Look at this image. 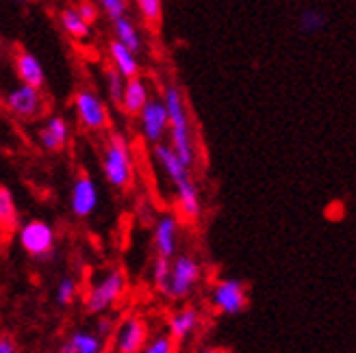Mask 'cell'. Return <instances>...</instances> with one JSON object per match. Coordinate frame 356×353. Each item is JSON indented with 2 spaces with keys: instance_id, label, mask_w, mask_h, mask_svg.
<instances>
[{
  "instance_id": "obj_1",
  "label": "cell",
  "mask_w": 356,
  "mask_h": 353,
  "mask_svg": "<svg viewBox=\"0 0 356 353\" xmlns=\"http://www.w3.org/2000/svg\"><path fill=\"white\" fill-rule=\"evenodd\" d=\"M154 158L156 163L161 165L163 173L168 175V180L172 182L176 191V204H178V215L185 221H195L202 213V204H200V193L195 187L189 167L176 156V152L165 146V144H154Z\"/></svg>"
},
{
  "instance_id": "obj_2",
  "label": "cell",
  "mask_w": 356,
  "mask_h": 353,
  "mask_svg": "<svg viewBox=\"0 0 356 353\" xmlns=\"http://www.w3.org/2000/svg\"><path fill=\"white\" fill-rule=\"evenodd\" d=\"M163 104L168 109V130H170V148L176 156L191 169L195 165V141L189 123V113L185 107V98L176 85H170L163 94Z\"/></svg>"
},
{
  "instance_id": "obj_3",
  "label": "cell",
  "mask_w": 356,
  "mask_h": 353,
  "mask_svg": "<svg viewBox=\"0 0 356 353\" xmlns=\"http://www.w3.org/2000/svg\"><path fill=\"white\" fill-rule=\"evenodd\" d=\"M102 171L104 178L115 189H127L133 182L135 165H133V154L129 141L122 135H111L109 144L102 154Z\"/></svg>"
},
{
  "instance_id": "obj_4",
  "label": "cell",
  "mask_w": 356,
  "mask_h": 353,
  "mask_svg": "<svg viewBox=\"0 0 356 353\" xmlns=\"http://www.w3.org/2000/svg\"><path fill=\"white\" fill-rule=\"evenodd\" d=\"M202 277V267L200 262L193 256H176V260H170V275L165 282V289L161 291L163 297L168 299H185L189 297V293L198 286V282Z\"/></svg>"
},
{
  "instance_id": "obj_5",
  "label": "cell",
  "mask_w": 356,
  "mask_h": 353,
  "mask_svg": "<svg viewBox=\"0 0 356 353\" xmlns=\"http://www.w3.org/2000/svg\"><path fill=\"white\" fill-rule=\"evenodd\" d=\"M124 291H127V275H124V271L113 269L109 273H104V277L89 289L85 297V310L89 314L109 312L120 302Z\"/></svg>"
},
{
  "instance_id": "obj_6",
  "label": "cell",
  "mask_w": 356,
  "mask_h": 353,
  "mask_svg": "<svg viewBox=\"0 0 356 353\" xmlns=\"http://www.w3.org/2000/svg\"><path fill=\"white\" fill-rule=\"evenodd\" d=\"M17 236H20L22 250L33 258H48L55 252V227L48 221L31 219L22 225H17Z\"/></svg>"
},
{
  "instance_id": "obj_7",
  "label": "cell",
  "mask_w": 356,
  "mask_h": 353,
  "mask_svg": "<svg viewBox=\"0 0 356 353\" xmlns=\"http://www.w3.org/2000/svg\"><path fill=\"white\" fill-rule=\"evenodd\" d=\"M209 304L218 314L235 316V314L243 312L245 306H248L245 286L241 284L239 279H233V277L220 279L209 293Z\"/></svg>"
},
{
  "instance_id": "obj_8",
  "label": "cell",
  "mask_w": 356,
  "mask_h": 353,
  "mask_svg": "<svg viewBox=\"0 0 356 353\" xmlns=\"http://www.w3.org/2000/svg\"><path fill=\"white\" fill-rule=\"evenodd\" d=\"M111 336H113V349L118 353H139L144 343L148 341V325L144 319L131 314L115 325Z\"/></svg>"
},
{
  "instance_id": "obj_9",
  "label": "cell",
  "mask_w": 356,
  "mask_h": 353,
  "mask_svg": "<svg viewBox=\"0 0 356 353\" xmlns=\"http://www.w3.org/2000/svg\"><path fill=\"white\" fill-rule=\"evenodd\" d=\"M74 109H76L81 123L87 130H104L106 126H109V113H106L104 102L92 89L76 92Z\"/></svg>"
},
{
  "instance_id": "obj_10",
  "label": "cell",
  "mask_w": 356,
  "mask_h": 353,
  "mask_svg": "<svg viewBox=\"0 0 356 353\" xmlns=\"http://www.w3.org/2000/svg\"><path fill=\"white\" fill-rule=\"evenodd\" d=\"M137 117L141 123V132H144L148 144L154 146L159 141H163V137L168 132V109H165L163 100L148 98V102L141 107Z\"/></svg>"
},
{
  "instance_id": "obj_11",
  "label": "cell",
  "mask_w": 356,
  "mask_h": 353,
  "mask_svg": "<svg viewBox=\"0 0 356 353\" xmlns=\"http://www.w3.org/2000/svg\"><path fill=\"white\" fill-rule=\"evenodd\" d=\"M5 104L7 109L17 115V117H38L42 111H44V98H42V89L38 87H31V85H24L20 83L11 89L7 96H5Z\"/></svg>"
},
{
  "instance_id": "obj_12",
  "label": "cell",
  "mask_w": 356,
  "mask_h": 353,
  "mask_svg": "<svg viewBox=\"0 0 356 353\" xmlns=\"http://www.w3.org/2000/svg\"><path fill=\"white\" fill-rule=\"evenodd\" d=\"M98 202H100V191L94 178H89L85 173L79 175L72 184V193H70V210L76 217L85 219L98 208Z\"/></svg>"
},
{
  "instance_id": "obj_13",
  "label": "cell",
  "mask_w": 356,
  "mask_h": 353,
  "mask_svg": "<svg viewBox=\"0 0 356 353\" xmlns=\"http://www.w3.org/2000/svg\"><path fill=\"white\" fill-rule=\"evenodd\" d=\"M178 234H181V221L174 215H161L152 230V247L156 256L174 258L178 247Z\"/></svg>"
},
{
  "instance_id": "obj_14",
  "label": "cell",
  "mask_w": 356,
  "mask_h": 353,
  "mask_svg": "<svg viewBox=\"0 0 356 353\" xmlns=\"http://www.w3.org/2000/svg\"><path fill=\"white\" fill-rule=\"evenodd\" d=\"M200 321H202L200 312L195 308H191V306L181 308L168 319V334L172 336L174 343H183L189 336H193V332L200 327Z\"/></svg>"
},
{
  "instance_id": "obj_15",
  "label": "cell",
  "mask_w": 356,
  "mask_h": 353,
  "mask_svg": "<svg viewBox=\"0 0 356 353\" xmlns=\"http://www.w3.org/2000/svg\"><path fill=\"white\" fill-rule=\"evenodd\" d=\"M67 141H70V126H67V121L59 115L50 117L40 130V144L48 152L63 150L67 146Z\"/></svg>"
},
{
  "instance_id": "obj_16",
  "label": "cell",
  "mask_w": 356,
  "mask_h": 353,
  "mask_svg": "<svg viewBox=\"0 0 356 353\" xmlns=\"http://www.w3.org/2000/svg\"><path fill=\"white\" fill-rule=\"evenodd\" d=\"M150 98V92H148V85L144 78L133 76V78H127L124 83V92H122V100H120V107L127 111L129 115H137L141 111V107L148 102Z\"/></svg>"
},
{
  "instance_id": "obj_17",
  "label": "cell",
  "mask_w": 356,
  "mask_h": 353,
  "mask_svg": "<svg viewBox=\"0 0 356 353\" xmlns=\"http://www.w3.org/2000/svg\"><path fill=\"white\" fill-rule=\"evenodd\" d=\"M15 72L24 85L38 87V89H42L44 83H46L44 65L40 63L38 57L31 55V52H17L15 55Z\"/></svg>"
},
{
  "instance_id": "obj_18",
  "label": "cell",
  "mask_w": 356,
  "mask_h": 353,
  "mask_svg": "<svg viewBox=\"0 0 356 353\" xmlns=\"http://www.w3.org/2000/svg\"><path fill=\"white\" fill-rule=\"evenodd\" d=\"M109 57H111L113 67L124 78H133V76L139 74V61L135 57V52H131L127 46L120 44L118 40L109 42Z\"/></svg>"
},
{
  "instance_id": "obj_19",
  "label": "cell",
  "mask_w": 356,
  "mask_h": 353,
  "mask_svg": "<svg viewBox=\"0 0 356 353\" xmlns=\"http://www.w3.org/2000/svg\"><path fill=\"white\" fill-rule=\"evenodd\" d=\"M102 349H104V341L96 332L79 329L67 338V343H63L59 351L61 353H100Z\"/></svg>"
},
{
  "instance_id": "obj_20",
  "label": "cell",
  "mask_w": 356,
  "mask_h": 353,
  "mask_svg": "<svg viewBox=\"0 0 356 353\" xmlns=\"http://www.w3.org/2000/svg\"><path fill=\"white\" fill-rule=\"evenodd\" d=\"M113 35L120 44H124L131 52H135V55H139V52L144 50V40H141L137 26L129 20L127 15L115 17L113 20Z\"/></svg>"
},
{
  "instance_id": "obj_21",
  "label": "cell",
  "mask_w": 356,
  "mask_h": 353,
  "mask_svg": "<svg viewBox=\"0 0 356 353\" xmlns=\"http://www.w3.org/2000/svg\"><path fill=\"white\" fill-rule=\"evenodd\" d=\"M20 225L17 221V206L7 187H0V232L11 234Z\"/></svg>"
},
{
  "instance_id": "obj_22",
  "label": "cell",
  "mask_w": 356,
  "mask_h": 353,
  "mask_svg": "<svg viewBox=\"0 0 356 353\" xmlns=\"http://www.w3.org/2000/svg\"><path fill=\"white\" fill-rule=\"evenodd\" d=\"M61 26L72 40H87L89 37V24L79 15L76 9H63L61 11Z\"/></svg>"
},
{
  "instance_id": "obj_23",
  "label": "cell",
  "mask_w": 356,
  "mask_h": 353,
  "mask_svg": "<svg viewBox=\"0 0 356 353\" xmlns=\"http://www.w3.org/2000/svg\"><path fill=\"white\" fill-rule=\"evenodd\" d=\"M298 26L305 35H315V33H319L326 26V15L322 11H317V9H305L300 13Z\"/></svg>"
},
{
  "instance_id": "obj_24",
  "label": "cell",
  "mask_w": 356,
  "mask_h": 353,
  "mask_svg": "<svg viewBox=\"0 0 356 353\" xmlns=\"http://www.w3.org/2000/svg\"><path fill=\"white\" fill-rule=\"evenodd\" d=\"M135 5L144 17V22L150 26H159L163 17V3L161 0H135Z\"/></svg>"
},
{
  "instance_id": "obj_25",
  "label": "cell",
  "mask_w": 356,
  "mask_h": 353,
  "mask_svg": "<svg viewBox=\"0 0 356 353\" xmlns=\"http://www.w3.org/2000/svg\"><path fill=\"white\" fill-rule=\"evenodd\" d=\"M104 80H106V94H109V100L120 107L122 92H124V83H127V78H124L115 67H106Z\"/></svg>"
},
{
  "instance_id": "obj_26",
  "label": "cell",
  "mask_w": 356,
  "mask_h": 353,
  "mask_svg": "<svg viewBox=\"0 0 356 353\" xmlns=\"http://www.w3.org/2000/svg\"><path fill=\"white\" fill-rule=\"evenodd\" d=\"M144 353H174L176 351V343L172 341L170 334H161V336H154L150 341L144 343L141 347Z\"/></svg>"
},
{
  "instance_id": "obj_27",
  "label": "cell",
  "mask_w": 356,
  "mask_h": 353,
  "mask_svg": "<svg viewBox=\"0 0 356 353\" xmlns=\"http://www.w3.org/2000/svg\"><path fill=\"white\" fill-rule=\"evenodd\" d=\"M168 275H170V258H163V256H156L154 262H152V282L154 286L161 293L165 289V282H168Z\"/></svg>"
},
{
  "instance_id": "obj_28",
  "label": "cell",
  "mask_w": 356,
  "mask_h": 353,
  "mask_svg": "<svg viewBox=\"0 0 356 353\" xmlns=\"http://www.w3.org/2000/svg\"><path fill=\"white\" fill-rule=\"evenodd\" d=\"M76 299V282L72 277H63L57 286V304L59 306H70Z\"/></svg>"
},
{
  "instance_id": "obj_29",
  "label": "cell",
  "mask_w": 356,
  "mask_h": 353,
  "mask_svg": "<svg viewBox=\"0 0 356 353\" xmlns=\"http://www.w3.org/2000/svg\"><path fill=\"white\" fill-rule=\"evenodd\" d=\"M100 9L106 13L109 20H115V17H122L129 13V3L127 0H98Z\"/></svg>"
},
{
  "instance_id": "obj_30",
  "label": "cell",
  "mask_w": 356,
  "mask_h": 353,
  "mask_svg": "<svg viewBox=\"0 0 356 353\" xmlns=\"http://www.w3.org/2000/svg\"><path fill=\"white\" fill-rule=\"evenodd\" d=\"M113 329H115V321L111 319V316H106L104 312H102V314H98V319H96V325H94V332L98 334V336H100L102 341L111 338Z\"/></svg>"
},
{
  "instance_id": "obj_31",
  "label": "cell",
  "mask_w": 356,
  "mask_h": 353,
  "mask_svg": "<svg viewBox=\"0 0 356 353\" xmlns=\"http://www.w3.org/2000/svg\"><path fill=\"white\" fill-rule=\"evenodd\" d=\"M76 11H79V15L83 17L87 24H92V22L98 20V9H96L94 3H89V0H83V3L76 7Z\"/></svg>"
},
{
  "instance_id": "obj_32",
  "label": "cell",
  "mask_w": 356,
  "mask_h": 353,
  "mask_svg": "<svg viewBox=\"0 0 356 353\" xmlns=\"http://www.w3.org/2000/svg\"><path fill=\"white\" fill-rule=\"evenodd\" d=\"M17 345L9 336H0V353H15Z\"/></svg>"
},
{
  "instance_id": "obj_33",
  "label": "cell",
  "mask_w": 356,
  "mask_h": 353,
  "mask_svg": "<svg viewBox=\"0 0 356 353\" xmlns=\"http://www.w3.org/2000/svg\"><path fill=\"white\" fill-rule=\"evenodd\" d=\"M15 3H29V0H15Z\"/></svg>"
}]
</instances>
